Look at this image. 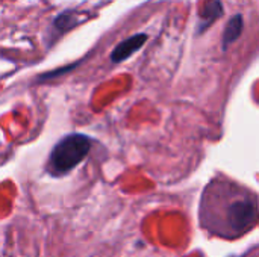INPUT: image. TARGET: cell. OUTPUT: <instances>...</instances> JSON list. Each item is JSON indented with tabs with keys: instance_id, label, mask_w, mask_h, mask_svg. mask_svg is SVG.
<instances>
[{
	"instance_id": "1",
	"label": "cell",
	"mask_w": 259,
	"mask_h": 257,
	"mask_svg": "<svg viewBox=\"0 0 259 257\" xmlns=\"http://www.w3.org/2000/svg\"><path fill=\"white\" fill-rule=\"evenodd\" d=\"M200 223L219 238H240L259 223L258 197L235 182L212 180L203 191Z\"/></svg>"
},
{
	"instance_id": "2",
	"label": "cell",
	"mask_w": 259,
	"mask_h": 257,
	"mask_svg": "<svg viewBox=\"0 0 259 257\" xmlns=\"http://www.w3.org/2000/svg\"><path fill=\"white\" fill-rule=\"evenodd\" d=\"M91 139L82 133H70L53 147L46 170L53 177H61L73 171L90 153Z\"/></svg>"
},
{
	"instance_id": "3",
	"label": "cell",
	"mask_w": 259,
	"mask_h": 257,
	"mask_svg": "<svg viewBox=\"0 0 259 257\" xmlns=\"http://www.w3.org/2000/svg\"><path fill=\"white\" fill-rule=\"evenodd\" d=\"M147 35L146 33H137L134 36H129L127 39L121 41L120 44H117V47L112 50L111 53V61L118 64L126 61L127 58H131L135 52H138L147 41Z\"/></svg>"
},
{
	"instance_id": "4",
	"label": "cell",
	"mask_w": 259,
	"mask_h": 257,
	"mask_svg": "<svg viewBox=\"0 0 259 257\" xmlns=\"http://www.w3.org/2000/svg\"><path fill=\"white\" fill-rule=\"evenodd\" d=\"M222 15H223L222 0H206L200 11V23H199V29H197L199 33H203Z\"/></svg>"
},
{
	"instance_id": "5",
	"label": "cell",
	"mask_w": 259,
	"mask_h": 257,
	"mask_svg": "<svg viewBox=\"0 0 259 257\" xmlns=\"http://www.w3.org/2000/svg\"><path fill=\"white\" fill-rule=\"evenodd\" d=\"M243 26H244V21H243L241 14H235L228 21L225 32H223V50H226L232 42H235L240 38V35L243 32Z\"/></svg>"
},
{
	"instance_id": "6",
	"label": "cell",
	"mask_w": 259,
	"mask_h": 257,
	"mask_svg": "<svg viewBox=\"0 0 259 257\" xmlns=\"http://www.w3.org/2000/svg\"><path fill=\"white\" fill-rule=\"evenodd\" d=\"M73 12H70V11H67V12H64V14H61L58 18H56V21H55V26L58 27V29H61V30H65V29H70V27H73L74 26V23L71 21L73 20Z\"/></svg>"
}]
</instances>
